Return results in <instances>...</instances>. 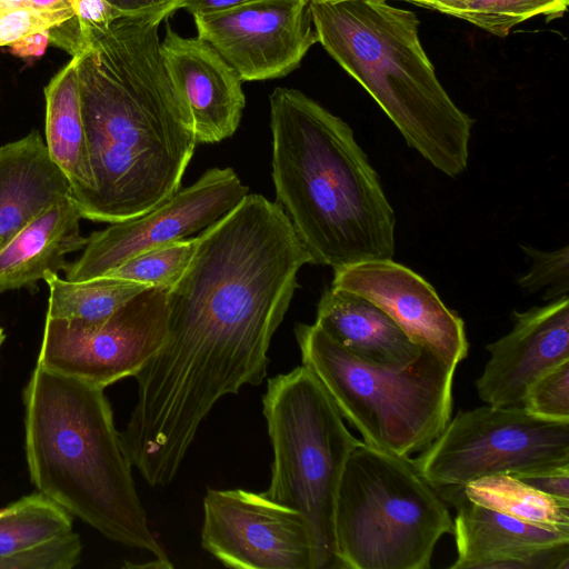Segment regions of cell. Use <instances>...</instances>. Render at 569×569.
I'll return each mask as SVG.
<instances>
[{
	"mask_svg": "<svg viewBox=\"0 0 569 569\" xmlns=\"http://www.w3.org/2000/svg\"><path fill=\"white\" fill-rule=\"evenodd\" d=\"M516 478L543 493L569 500V467L516 476Z\"/></svg>",
	"mask_w": 569,
	"mask_h": 569,
	"instance_id": "32",
	"label": "cell"
},
{
	"mask_svg": "<svg viewBox=\"0 0 569 569\" xmlns=\"http://www.w3.org/2000/svg\"><path fill=\"white\" fill-rule=\"evenodd\" d=\"M0 7H3V6L1 4V2H0Z\"/></svg>",
	"mask_w": 569,
	"mask_h": 569,
	"instance_id": "38",
	"label": "cell"
},
{
	"mask_svg": "<svg viewBox=\"0 0 569 569\" xmlns=\"http://www.w3.org/2000/svg\"><path fill=\"white\" fill-rule=\"evenodd\" d=\"M312 2H337V1H346V0H310ZM405 1V0H402Z\"/></svg>",
	"mask_w": 569,
	"mask_h": 569,
	"instance_id": "37",
	"label": "cell"
},
{
	"mask_svg": "<svg viewBox=\"0 0 569 569\" xmlns=\"http://www.w3.org/2000/svg\"><path fill=\"white\" fill-rule=\"evenodd\" d=\"M315 323L351 353L377 365L406 367L425 349L378 306L332 286L320 297Z\"/></svg>",
	"mask_w": 569,
	"mask_h": 569,
	"instance_id": "19",
	"label": "cell"
},
{
	"mask_svg": "<svg viewBox=\"0 0 569 569\" xmlns=\"http://www.w3.org/2000/svg\"><path fill=\"white\" fill-rule=\"evenodd\" d=\"M196 246L197 237L178 240L138 254L106 276L138 282L147 287L169 288L183 273Z\"/></svg>",
	"mask_w": 569,
	"mask_h": 569,
	"instance_id": "26",
	"label": "cell"
},
{
	"mask_svg": "<svg viewBox=\"0 0 569 569\" xmlns=\"http://www.w3.org/2000/svg\"><path fill=\"white\" fill-rule=\"evenodd\" d=\"M49 287L47 318L101 321L110 317L130 299L151 288L144 284L100 276L84 280L62 279L57 272H47Z\"/></svg>",
	"mask_w": 569,
	"mask_h": 569,
	"instance_id": "23",
	"label": "cell"
},
{
	"mask_svg": "<svg viewBox=\"0 0 569 569\" xmlns=\"http://www.w3.org/2000/svg\"><path fill=\"white\" fill-rule=\"evenodd\" d=\"M167 288L151 287L96 322L46 317L37 365L106 389L134 377L168 332Z\"/></svg>",
	"mask_w": 569,
	"mask_h": 569,
	"instance_id": "10",
	"label": "cell"
},
{
	"mask_svg": "<svg viewBox=\"0 0 569 569\" xmlns=\"http://www.w3.org/2000/svg\"><path fill=\"white\" fill-rule=\"evenodd\" d=\"M452 532L448 507L412 459L365 441L351 450L335 509L342 569H428Z\"/></svg>",
	"mask_w": 569,
	"mask_h": 569,
	"instance_id": "8",
	"label": "cell"
},
{
	"mask_svg": "<svg viewBox=\"0 0 569 569\" xmlns=\"http://www.w3.org/2000/svg\"><path fill=\"white\" fill-rule=\"evenodd\" d=\"M473 503L541 527L569 531V500L543 493L510 475L483 477L460 487Z\"/></svg>",
	"mask_w": 569,
	"mask_h": 569,
	"instance_id": "22",
	"label": "cell"
},
{
	"mask_svg": "<svg viewBox=\"0 0 569 569\" xmlns=\"http://www.w3.org/2000/svg\"><path fill=\"white\" fill-rule=\"evenodd\" d=\"M48 44L49 29L24 36L10 43L8 47L10 53L13 56L20 58H36L44 53Z\"/></svg>",
	"mask_w": 569,
	"mask_h": 569,
	"instance_id": "34",
	"label": "cell"
},
{
	"mask_svg": "<svg viewBox=\"0 0 569 569\" xmlns=\"http://www.w3.org/2000/svg\"><path fill=\"white\" fill-rule=\"evenodd\" d=\"M22 400L38 492L108 539L169 560L149 529L104 389L36 365Z\"/></svg>",
	"mask_w": 569,
	"mask_h": 569,
	"instance_id": "4",
	"label": "cell"
},
{
	"mask_svg": "<svg viewBox=\"0 0 569 569\" xmlns=\"http://www.w3.org/2000/svg\"><path fill=\"white\" fill-rule=\"evenodd\" d=\"M318 42L377 101L407 144L448 177L468 166L473 120L439 82L419 20L387 0L310 1Z\"/></svg>",
	"mask_w": 569,
	"mask_h": 569,
	"instance_id": "5",
	"label": "cell"
},
{
	"mask_svg": "<svg viewBox=\"0 0 569 569\" xmlns=\"http://www.w3.org/2000/svg\"><path fill=\"white\" fill-rule=\"evenodd\" d=\"M53 27L56 24L49 18L31 8L0 7V47Z\"/></svg>",
	"mask_w": 569,
	"mask_h": 569,
	"instance_id": "30",
	"label": "cell"
},
{
	"mask_svg": "<svg viewBox=\"0 0 569 569\" xmlns=\"http://www.w3.org/2000/svg\"><path fill=\"white\" fill-rule=\"evenodd\" d=\"M182 9L120 16L78 56L79 84L94 188L81 218L116 223L173 196L194 153L190 113L173 90L159 27Z\"/></svg>",
	"mask_w": 569,
	"mask_h": 569,
	"instance_id": "2",
	"label": "cell"
},
{
	"mask_svg": "<svg viewBox=\"0 0 569 569\" xmlns=\"http://www.w3.org/2000/svg\"><path fill=\"white\" fill-rule=\"evenodd\" d=\"M81 553V538L71 530L1 559L0 569H71Z\"/></svg>",
	"mask_w": 569,
	"mask_h": 569,
	"instance_id": "28",
	"label": "cell"
},
{
	"mask_svg": "<svg viewBox=\"0 0 569 569\" xmlns=\"http://www.w3.org/2000/svg\"><path fill=\"white\" fill-rule=\"evenodd\" d=\"M332 287L357 293L383 310L417 345L457 366L468 355L463 320L433 287L392 259L335 269Z\"/></svg>",
	"mask_w": 569,
	"mask_h": 569,
	"instance_id": "14",
	"label": "cell"
},
{
	"mask_svg": "<svg viewBox=\"0 0 569 569\" xmlns=\"http://www.w3.org/2000/svg\"><path fill=\"white\" fill-rule=\"evenodd\" d=\"M412 459L436 489L463 487L495 475L521 476L569 467V421L523 407L485 405L458 411Z\"/></svg>",
	"mask_w": 569,
	"mask_h": 569,
	"instance_id": "9",
	"label": "cell"
},
{
	"mask_svg": "<svg viewBox=\"0 0 569 569\" xmlns=\"http://www.w3.org/2000/svg\"><path fill=\"white\" fill-rule=\"evenodd\" d=\"M193 18L198 37L209 42L242 81L288 74L318 42L310 0H256Z\"/></svg>",
	"mask_w": 569,
	"mask_h": 569,
	"instance_id": "13",
	"label": "cell"
},
{
	"mask_svg": "<svg viewBox=\"0 0 569 569\" xmlns=\"http://www.w3.org/2000/svg\"><path fill=\"white\" fill-rule=\"evenodd\" d=\"M160 52L171 86L190 113L197 142L230 138L246 106L238 72L209 42L183 38L169 24Z\"/></svg>",
	"mask_w": 569,
	"mask_h": 569,
	"instance_id": "17",
	"label": "cell"
},
{
	"mask_svg": "<svg viewBox=\"0 0 569 569\" xmlns=\"http://www.w3.org/2000/svg\"><path fill=\"white\" fill-rule=\"evenodd\" d=\"M106 2L119 14H139L160 9L174 3H183V0H106Z\"/></svg>",
	"mask_w": 569,
	"mask_h": 569,
	"instance_id": "35",
	"label": "cell"
},
{
	"mask_svg": "<svg viewBox=\"0 0 569 569\" xmlns=\"http://www.w3.org/2000/svg\"><path fill=\"white\" fill-rule=\"evenodd\" d=\"M73 530L72 516L40 492L0 509V560Z\"/></svg>",
	"mask_w": 569,
	"mask_h": 569,
	"instance_id": "24",
	"label": "cell"
},
{
	"mask_svg": "<svg viewBox=\"0 0 569 569\" xmlns=\"http://www.w3.org/2000/svg\"><path fill=\"white\" fill-rule=\"evenodd\" d=\"M522 407L546 419L569 421V360L542 375L529 388Z\"/></svg>",
	"mask_w": 569,
	"mask_h": 569,
	"instance_id": "29",
	"label": "cell"
},
{
	"mask_svg": "<svg viewBox=\"0 0 569 569\" xmlns=\"http://www.w3.org/2000/svg\"><path fill=\"white\" fill-rule=\"evenodd\" d=\"M247 194L248 187L233 169H209L147 213L92 232L82 254L66 263V279L100 277L138 254L186 239L223 217Z\"/></svg>",
	"mask_w": 569,
	"mask_h": 569,
	"instance_id": "11",
	"label": "cell"
},
{
	"mask_svg": "<svg viewBox=\"0 0 569 569\" xmlns=\"http://www.w3.org/2000/svg\"><path fill=\"white\" fill-rule=\"evenodd\" d=\"M463 19L498 37H506L520 22L545 14L562 16L568 0H405Z\"/></svg>",
	"mask_w": 569,
	"mask_h": 569,
	"instance_id": "25",
	"label": "cell"
},
{
	"mask_svg": "<svg viewBox=\"0 0 569 569\" xmlns=\"http://www.w3.org/2000/svg\"><path fill=\"white\" fill-rule=\"evenodd\" d=\"M256 0H183L182 8L193 16L226 11Z\"/></svg>",
	"mask_w": 569,
	"mask_h": 569,
	"instance_id": "36",
	"label": "cell"
},
{
	"mask_svg": "<svg viewBox=\"0 0 569 569\" xmlns=\"http://www.w3.org/2000/svg\"><path fill=\"white\" fill-rule=\"evenodd\" d=\"M46 144L70 184L78 208L94 188L82 113L78 56L60 69L44 87Z\"/></svg>",
	"mask_w": 569,
	"mask_h": 569,
	"instance_id": "21",
	"label": "cell"
},
{
	"mask_svg": "<svg viewBox=\"0 0 569 569\" xmlns=\"http://www.w3.org/2000/svg\"><path fill=\"white\" fill-rule=\"evenodd\" d=\"M70 193L66 176L38 130L0 146V247Z\"/></svg>",
	"mask_w": 569,
	"mask_h": 569,
	"instance_id": "18",
	"label": "cell"
},
{
	"mask_svg": "<svg viewBox=\"0 0 569 569\" xmlns=\"http://www.w3.org/2000/svg\"><path fill=\"white\" fill-rule=\"evenodd\" d=\"M201 546L229 568L312 569L305 519L263 492L209 489L203 499Z\"/></svg>",
	"mask_w": 569,
	"mask_h": 569,
	"instance_id": "12",
	"label": "cell"
},
{
	"mask_svg": "<svg viewBox=\"0 0 569 569\" xmlns=\"http://www.w3.org/2000/svg\"><path fill=\"white\" fill-rule=\"evenodd\" d=\"M306 263L312 258L287 213L261 194H247L202 230L167 288L164 343L134 376L138 399L126 426L132 440L181 460L222 397L262 382Z\"/></svg>",
	"mask_w": 569,
	"mask_h": 569,
	"instance_id": "1",
	"label": "cell"
},
{
	"mask_svg": "<svg viewBox=\"0 0 569 569\" xmlns=\"http://www.w3.org/2000/svg\"><path fill=\"white\" fill-rule=\"evenodd\" d=\"M512 328L487 345L490 353L476 380L479 398L496 407H522L529 388L569 360V297L511 312Z\"/></svg>",
	"mask_w": 569,
	"mask_h": 569,
	"instance_id": "15",
	"label": "cell"
},
{
	"mask_svg": "<svg viewBox=\"0 0 569 569\" xmlns=\"http://www.w3.org/2000/svg\"><path fill=\"white\" fill-rule=\"evenodd\" d=\"M28 2L31 9L49 18L56 27L76 19L71 0H28Z\"/></svg>",
	"mask_w": 569,
	"mask_h": 569,
	"instance_id": "33",
	"label": "cell"
},
{
	"mask_svg": "<svg viewBox=\"0 0 569 569\" xmlns=\"http://www.w3.org/2000/svg\"><path fill=\"white\" fill-rule=\"evenodd\" d=\"M520 248L529 260V270L518 278V286L529 293L545 290V300L568 296L569 247L553 251H542L526 244H520Z\"/></svg>",
	"mask_w": 569,
	"mask_h": 569,
	"instance_id": "27",
	"label": "cell"
},
{
	"mask_svg": "<svg viewBox=\"0 0 569 569\" xmlns=\"http://www.w3.org/2000/svg\"><path fill=\"white\" fill-rule=\"evenodd\" d=\"M262 411L273 450L263 495L305 519L312 569H342L335 533L336 499L347 459L360 440L303 365L268 380Z\"/></svg>",
	"mask_w": 569,
	"mask_h": 569,
	"instance_id": "7",
	"label": "cell"
},
{
	"mask_svg": "<svg viewBox=\"0 0 569 569\" xmlns=\"http://www.w3.org/2000/svg\"><path fill=\"white\" fill-rule=\"evenodd\" d=\"M295 335L302 365L366 443L409 457L449 422L456 367L432 351L425 348L415 362L391 367L357 357L316 323L297 325Z\"/></svg>",
	"mask_w": 569,
	"mask_h": 569,
	"instance_id": "6",
	"label": "cell"
},
{
	"mask_svg": "<svg viewBox=\"0 0 569 569\" xmlns=\"http://www.w3.org/2000/svg\"><path fill=\"white\" fill-rule=\"evenodd\" d=\"M83 48L90 37L120 17L106 0H71Z\"/></svg>",
	"mask_w": 569,
	"mask_h": 569,
	"instance_id": "31",
	"label": "cell"
},
{
	"mask_svg": "<svg viewBox=\"0 0 569 569\" xmlns=\"http://www.w3.org/2000/svg\"><path fill=\"white\" fill-rule=\"evenodd\" d=\"M457 509L451 569H569V531L529 523L468 500L460 487L437 489Z\"/></svg>",
	"mask_w": 569,
	"mask_h": 569,
	"instance_id": "16",
	"label": "cell"
},
{
	"mask_svg": "<svg viewBox=\"0 0 569 569\" xmlns=\"http://www.w3.org/2000/svg\"><path fill=\"white\" fill-rule=\"evenodd\" d=\"M81 214L71 197L61 200L24 224L0 247V292L33 286L47 272L66 266L68 253L86 247Z\"/></svg>",
	"mask_w": 569,
	"mask_h": 569,
	"instance_id": "20",
	"label": "cell"
},
{
	"mask_svg": "<svg viewBox=\"0 0 569 569\" xmlns=\"http://www.w3.org/2000/svg\"><path fill=\"white\" fill-rule=\"evenodd\" d=\"M269 103L277 203L312 263L392 259L395 211L350 126L296 89Z\"/></svg>",
	"mask_w": 569,
	"mask_h": 569,
	"instance_id": "3",
	"label": "cell"
}]
</instances>
